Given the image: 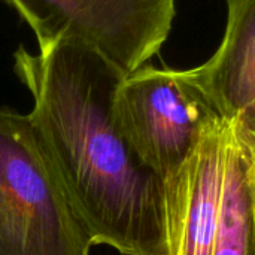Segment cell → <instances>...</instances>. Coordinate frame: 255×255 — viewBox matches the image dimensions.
I'll list each match as a JSON object with an SVG mask.
<instances>
[{
    "label": "cell",
    "mask_w": 255,
    "mask_h": 255,
    "mask_svg": "<svg viewBox=\"0 0 255 255\" xmlns=\"http://www.w3.org/2000/svg\"><path fill=\"white\" fill-rule=\"evenodd\" d=\"M13 70L31 94L28 115L93 244L123 255H167L163 179L114 120L121 72L67 40L36 54L19 46Z\"/></svg>",
    "instance_id": "1"
},
{
    "label": "cell",
    "mask_w": 255,
    "mask_h": 255,
    "mask_svg": "<svg viewBox=\"0 0 255 255\" xmlns=\"http://www.w3.org/2000/svg\"><path fill=\"white\" fill-rule=\"evenodd\" d=\"M93 245L30 115L0 108V255H90Z\"/></svg>",
    "instance_id": "2"
},
{
    "label": "cell",
    "mask_w": 255,
    "mask_h": 255,
    "mask_svg": "<svg viewBox=\"0 0 255 255\" xmlns=\"http://www.w3.org/2000/svg\"><path fill=\"white\" fill-rule=\"evenodd\" d=\"M33 30L39 49L81 43L124 78L140 69L166 42L176 0H4Z\"/></svg>",
    "instance_id": "3"
},
{
    "label": "cell",
    "mask_w": 255,
    "mask_h": 255,
    "mask_svg": "<svg viewBox=\"0 0 255 255\" xmlns=\"http://www.w3.org/2000/svg\"><path fill=\"white\" fill-rule=\"evenodd\" d=\"M114 120L139 160L163 181L176 172L205 130L220 120L184 70L142 66L121 81Z\"/></svg>",
    "instance_id": "4"
},
{
    "label": "cell",
    "mask_w": 255,
    "mask_h": 255,
    "mask_svg": "<svg viewBox=\"0 0 255 255\" xmlns=\"http://www.w3.org/2000/svg\"><path fill=\"white\" fill-rule=\"evenodd\" d=\"M230 133L212 123L184 164L163 181L167 255H212Z\"/></svg>",
    "instance_id": "5"
},
{
    "label": "cell",
    "mask_w": 255,
    "mask_h": 255,
    "mask_svg": "<svg viewBox=\"0 0 255 255\" xmlns=\"http://www.w3.org/2000/svg\"><path fill=\"white\" fill-rule=\"evenodd\" d=\"M226 1L223 43L184 75L221 120L236 118L255 145V0Z\"/></svg>",
    "instance_id": "6"
},
{
    "label": "cell",
    "mask_w": 255,
    "mask_h": 255,
    "mask_svg": "<svg viewBox=\"0 0 255 255\" xmlns=\"http://www.w3.org/2000/svg\"><path fill=\"white\" fill-rule=\"evenodd\" d=\"M212 255H255V146L233 118Z\"/></svg>",
    "instance_id": "7"
},
{
    "label": "cell",
    "mask_w": 255,
    "mask_h": 255,
    "mask_svg": "<svg viewBox=\"0 0 255 255\" xmlns=\"http://www.w3.org/2000/svg\"><path fill=\"white\" fill-rule=\"evenodd\" d=\"M254 146H255V145H254ZM254 187H255V175H254Z\"/></svg>",
    "instance_id": "8"
}]
</instances>
